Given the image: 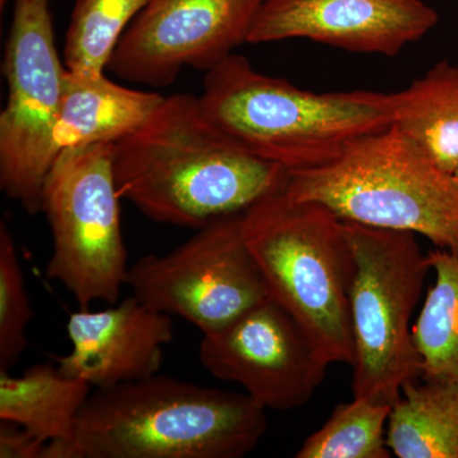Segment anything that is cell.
Wrapping results in <instances>:
<instances>
[{
  "mask_svg": "<svg viewBox=\"0 0 458 458\" xmlns=\"http://www.w3.org/2000/svg\"><path fill=\"white\" fill-rule=\"evenodd\" d=\"M122 198L148 218L199 229L246 212L284 189L288 171L234 146L205 117L199 98H165L138 131L114 143Z\"/></svg>",
  "mask_w": 458,
  "mask_h": 458,
  "instance_id": "1",
  "label": "cell"
},
{
  "mask_svg": "<svg viewBox=\"0 0 458 458\" xmlns=\"http://www.w3.org/2000/svg\"><path fill=\"white\" fill-rule=\"evenodd\" d=\"M267 428V409L245 393L155 375L92 393L72 438L42 458H241Z\"/></svg>",
  "mask_w": 458,
  "mask_h": 458,
  "instance_id": "2",
  "label": "cell"
},
{
  "mask_svg": "<svg viewBox=\"0 0 458 458\" xmlns=\"http://www.w3.org/2000/svg\"><path fill=\"white\" fill-rule=\"evenodd\" d=\"M199 105L234 146L286 171L330 164L396 119L394 93L310 92L260 73L236 54L207 72Z\"/></svg>",
  "mask_w": 458,
  "mask_h": 458,
  "instance_id": "3",
  "label": "cell"
},
{
  "mask_svg": "<svg viewBox=\"0 0 458 458\" xmlns=\"http://www.w3.org/2000/svg\"><path fill=\"white\" fill-rule=\"evenodd\" d=\"M242 231L270 300L301 325L328 364L352 367L354 258L344 221L282 189L242 213Z\"/></svg>",
  "mask_w": 458,
  "mask_h": 458,
  "instance_id": "4",
  "label": "cell"
},
{
  "mask_svg": "<svg viewBox=\"0 0 458 458\" xmlns=\"http://www.w3.org/2000/svg\"><path fill=\"white\" fill-rule=\"evenodd\" d=\"M284 191L342 221L411 232L458 256V181L393 125L330 164L288 171Z\"/></svg>",
  "mask_w": 458,
  "mask_h": 458,
  "instance_id": "5",
  "label": "cell"
},
{
  "mask_svg": "<svg viewBox=\"0 0 458 458\" xmlns=\"http://www.w3.org/2000/svg\"><path fill=\"white\" fill-rule=\"evenodd\" d=\"M344 225L354 258L352 396L393 406L421 378L411 319L432 267L411 232Z\"/></svg>",
  "mask_w": 458,
  "mask_h": 458,
  "instance_id": "6",
  "label": "cell"
},
{
  "mask_svg": "<svg viewBox=\"0 0 458 458\" xmlns=\"http://www.w3.org/2000/svg\"><path fill=\"white\" fill-rule=\"evenodd\" d=\"M114 143L65 148L51 165L41 212L53 233L47 276L73 295L80 309L114 304L128 276Z\"/></svg>",
  "mask_w": 458,
  "mask_h": 458,
  "instance_id": "7",
  "label": "cell"
},
{
  "mask_svg": "<svg viewBox=\"0 0 458 458\" xmlns=\"http://www.w3.org/2000/svg\"><path fill=\"white\" fill-rule=\"evenodd\" d=\"M65 73L49 0H13L3 60L8 96L0 114V188L30 214L41 212L42 186L60 153Z\"/></svg>",
  "mask_w": 458,
  "mask_h": 458,
  "instance_id": "8",
  "label": "cell"
},
{
  "mask_svg": "<svg viewBox=\"0 0 458 458\" xmlns=\"http://www.w3.org/2000/svg\"><path fill=\"white\" fill-rule=\"evenodd\" d=\"M126 285L150 309L180 316L203 334L269 298L243 236L242 213L214 219L167 255L135 261Z\"/></svg>",
  "mask_w": 458,
  "mask_h": 458,
  "instance_id": "9",
  "label": "cell"
},
{
  "mask_svg": "<svg viewBox=\"0 0 458 458\" xmlns=\"http://www.w3.org/2000/svg\"><path fill=\"white\" fill-rule=\"evenodd\" d=\"M264 0H148L114 50L120 80L171 86L186 66L212 71L241 45Z\"/></svg>",
  "mask_w": 458,
  "mask_h": 458,
  "instance_id": "10",
  "label": "cell"
},
{
  "mask_svg": "<svg viewBox=\"0 0 458 458\" xmlns=\"http://www.w3.org/2000/svg\"><path fill=\"white\" fill-rule=\"evenodd\" d=\"M199 360L216 378L240 385L262 408L280 411L306 405L330 366L301 325L270 298L203 334Z\"/></svg>",
  "mask_w": 458,
  "mask_h": 458,
  "instance_id": "11",
  "label": "cell"
},
{
  "mask_svg": "<svg viewBox=\"0 0 458 458\" xmlns=\"http://www.w3.org/2000/svg\"><path fill=\"white\" fill-rule=\"evenodd\" d=\"M438 21L423 0H264L247 44L307 38L349 53L396 56Z\"/></svg>",
  "mask_w": 458,
  "mask_h": 458,
  "instance_id": "12",
  "label": "cell"
},
{
  "mask_svg": "<svg viewBox=\"0 0 458 458\" xmlns=\"http://www.w3.org/2000/svg\"><path fill=\"white\" fill-rule=\"evenodd\" d=\"M66 331L72 351L57 360V369L96 390L158 375L174 340L172 316L134 295L101 311L80 309L69 316Z\"/></svg>",
  "mask_w": 458,
  "mask_h": 458,
  "instance_id": "13",
  "label": "cell"
},
{
  "mask_svg": "<svg viewBox=\"0 0 458 458\" xmlns=\"http://www.w3.org/2000/svg\"><path fill=\"white\" fill-rule=\"evenodd\" d=\"M164 99L159 93L120 86L106 74L66 71L56 131L60 152L87 144L117 143L138 131Z\"/></svg>",
  "mask_w": 458,
  "mask_h": 458,
  "instance_id": "14",
  "label": "cell"
},
{
  "mask_svg": "<svg viewBox=\"0 0 458 458\" xmlns=\"http://www.w3.org/2000/svg\"><path fill=\"white\" fill-rule=\"evenodd\" d=\"M92 388L53 364H36L16 377L0 369V420L26 428L47 443L69 441Z\"/></svg>",
  "mask_w": 458,
  "mask_h": 458,
  "instance_id": "15",
  "label": "cell"
},
{
  "mask_svg": "<svg viewBox=\"0 0 458 458\" xmlns=\"http://www.w3.org/2000/svg\"><path fill=\"white\" fill-rule=\"evenodd\" d=\"M394 98V125L454 174L458 168V66L438 63Z\"/></svg>",
  "mask_w": 458,
  "mask_h": 458,
  "instance_id": "16",
  "label": "cell"
},
{
  "mask_svg": "<svg viewBox=\"0 0 458 458\" xmlns=\"http://www.w3.org/2000/svg\"><path fill=\"white\" fill-rule=\"evenodd\" d=\"M387 445L399 458H458V384L406 385L391 408Z\"/></svg>",
  "mask_w": 458,
  "mask_h": 458,
  "instance_id": "17",
  "label": "cell"
},
{
  "mask_svg": "<svg viewBox=\"0 0 458 458\" xmlns=\"http://www.w3.org/2000/svg\"><path fill=\"white\" fill-rule=\"evenodd\" d=\"M428 260L436 282L412 327L421 379L458 384V256L436 247Z\"/></svg>",
  "mask_w": 458,
  "mask_h": 458,
  "instance_id": "18",
  "label": "cell"
},
{
  "mask_svg": "<svg viewBox=\"0 0 458 458\" xmlns=\"http://www.w3.org/2000/svg\"><path fill=\"white\" fill-rule=\"evenodd\" d=\"M148 0H77L66 31V71L105 74L117 45Z\"/></svg>",
  "mask_w": 458,
  "mask_h": 458,
  "instance_id": "19",
  "label": "cell"
},
{
  "mask_svg": "<svg viewBox=\"0 0 458 458\" xmlns=\"http://www.w3.org/2000/svg\"><path fill=\"white\" fill-rule=\"evenodd\" d=\"M387 403L352 397L335 406L324 426L307 437L297 458H390Z\"/></svg>",
  "mask_w": 458,
  "mask_h": 458,
  "instance_id": "20",
  "label": "cell"
},
{
  "mask_svg": "<svg viewBox=\"0 0 458 458\" xmlns=\"http://www.w3.org/2000/svg\"><path fill=\"white\" fill-rule=\"evenodd\" d=\"M33 310L20 254L7 222L0 223V369L9 370L29 345Z\"/></svg>",
  "mask_w": 458,
  "mask_h": 458,
  "instance_id": "21",
  "label": "cell"
},
{
  "mask_svg": "<svg viewBox=\"0 0 458 458\" xmlns=\"http://www.w3.org/2000/svg\"><path fill=\"white\" fill-rule=\"evenodd\" d=\"M47 445L26 428L0 420V458H42Z\"/></svg>",
  "mask_w": 458,
  "mask_h": 458,
  "instance_id": "22",
  "label": "cell"
},
{
  "mask_svg": "<svg viewBox=\"0 0 458 458\" xmlns=\"http://www.w3.org/2000/svg\"><path fill=\"white\" fill-rule=\"evenodd\" d=\"M7 2H9V0H0V5H2V8L4 7V4Z\"/></svg>",
  "mask_w": 458,
  "mask_h": 458,
  "instance_id": "23",
  "label": "cell"
},
{
  "mask_svg": "<svg viewBox=\"0 0 458 458\" xmlns=\"http://www.w3.org/2000/svg\"><path fill=\"white\" fill-rule=\"evenodd\" d=\"M454 177H456V179H457V181H458V168H457L456 172H454Z\"/></svg>",
  "mask_w": 458,
  "mask_h": 458,
  "instance_id": "24",
  "label": "cell"
}]
</instances>
